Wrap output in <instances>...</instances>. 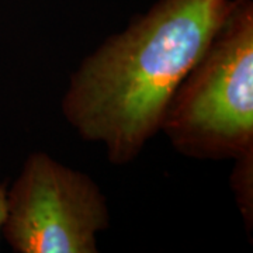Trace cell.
Returning a JSON list of instances; mask_svg holds the SVG:
<instances>
[{
  "label": "cell",
  "mask_w": 253,
  "mask_h": 253,
  "mask_svg": "<svg viewBox=\"0 0 253 253\" xmlns=\"http://www.w3.org/2000/svg\"><path fill=\"white\" fill-rule=\"evenodd\" d=\"M231 0H158L110 36L69 78L61 109L110 163L134 162L162 126L173 93L199 61Z\"/></svg>",
  "instance_id": "6da1fadb"
},
{
  "label": "cell",
  "mask_w": 253,
  "mask_h": 253,
  "mask_svg": "<svg viewBox=\"0 0 253 253\" xmlns=\"http://www.w3.org/2000/svg\"><path fill=\"white\" fill-rule=\"evenodd\" d=\"M161 131L200 161H234L253 151V3L229 10L173 93Z\"/></svg>",
  "instance_id": "7a4b0ae2"
},
{
  "label": "cell",
  "mask_w": 253,
  "mask_h": 253,
  "mask_svg": "<svg viewBox=\"0 0 253 253\" xmlns=\"http://www.w3.org/2000/svg\"><path fill=\"white\" fill-rule=\"evenodd\" d=\"M109 225L107 200L90 176L33 152L7 191L1 234L18 253H96Z\"/></svg>",
  "instance_id": "3957f363"
},
{
  "label": "cell",
  "mask_w": 253,
  "mask_h": 253,
  "mask_svg": "<svg viewBox=\"0 0 253 253\" xmlns=\"http://www.w3.org/2000/svg\"><path fill=\"white\" fill-rule=\"evenodd\" d=\"M234 162L231 186L245 226L251 234L253 226V151L241 155Z\"/></svg>",
  "instance_id": "277c9868"
},
{
  "label": "cell",
  "mask_w": 253,
  "mask_h": 253,
  "mask_svg": "<svg viewBox=\"0 0 253 253\" xmlns=\"http://www.w3.org/2000/svg\"><path fill=\"white\" fill-rule=\"evenodd\" d=\"M6 200H7V190L6 186H0V234H1V225L6 217Z\"/></svg>",
  "instance_id": "5b68a950"
}]
</instances>
